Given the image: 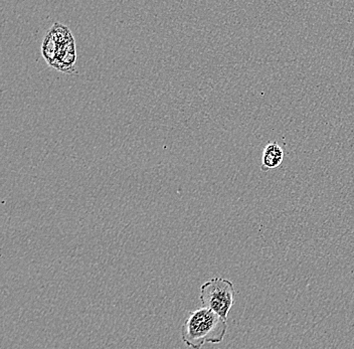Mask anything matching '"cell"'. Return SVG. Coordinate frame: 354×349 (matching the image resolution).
<instances>
[{
    "instance_id": "5",
    "label": "cell",
    "mask_w": 354,
    "mask_h": 349,
    "mask_svg": "<svg viewBox=\"0 0 354 349\" xmlns=\"http://www.w3.org/2000/svg\"><path fill=\"white\" fill-rule=\"evenodd\" d=\"M41 52H43V56L48 65L52 67L55 59H57V37H55L52 30H48V34L44 37Z\"/></svg>"
},
{
    "instance_id": "1",
    "label": "cell",
    "mask_w": 354,
    "mask_h": 349,
    "mask_svg": "<svg viewBox=\"0 0 354 349\" xmlns=\"http://www.w3.org/2000/svg\"><path fill=\"white\" fill-rule=\"evenodd\" d=\"M227 321L205 307L190 311L181 326V339L194 349H201L207 343H221L227 334Z\"/></svg>"
},
{
    "instance_id": "2",
    "label": "cell",
    "mask_w": 354,
    "mask_h": 349,
    "mask_svg": "<svg viewBox=\"0 0 354 349\" xmlns=\"http://www.w3.org/2000/svg\"><path fill=\"white\" fill-rule=\"evenodd\" d=\"M199 299L203 307L227 320L230 311L234 306V284L225 278H212L201 287Z\"/></svg>"
},
{
    "instance_id": "4",
    "label": "cell",
    "mask_w": 354,
    "mask_h": 349,
    "mask_svg": "<svg viewBox=\"0 0 354 349\" xmlns=\"http://www.w3.org/2000/svg\"><path fill=\"white\" fill-rule=\"evenodd\" d=\"M284 150L278 142L273 141L268 143L263 151L261 169L263 171H269V170L278 169L284 160Z\"/></svg>"
},
{
    "instance_id": "3",
    "label": "cell",
    "mask_w": 354,
    "mask_h": 349,
    "mask_svg": "<svg viewBox=\"0 0 354 349\" xmlns=\"http://www.w3.org/2000/svg\"><path fill=\"white\" fill-rule=\"evenodd\" d=\"M50 30L54 32L57 39V59L52 67L66 74H74L76 73L75 64L77 61V53L72 32L68 26L59 23H55Z\"/></svg>"
}]
</instances>
